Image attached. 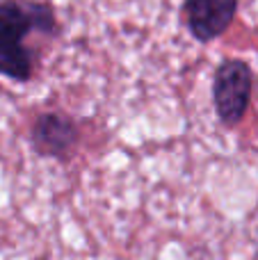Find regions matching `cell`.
Segmentation results:
<instances>
[{"label":"cell","instance_id":"6da1fadb","mask_svg":"<svg viewBox=\"0 0 258 260\" xmlns=\"http://www.w3.org/2000/svg\"><path fill=\"white\" fill-rule=\"evenodd\" d=\"M57 23L48 5L35 0H0V73L25 82L35 76V35L55 37Z\"/></svg>","mask_w":258,"mask_h":260},{"label":"cell","instance_id":"7a4b0ae2","mask_svg":"<svg viewBox=\"0 0 258 260\" xmlns=\"http://www.w3.org/2000/svg\"><path fill=\"white\" fill-rule=\"evenodd\" d=\"M254 73L242 59H227L217 67L213 82L215 112L224 126H236L242 121L251 101Z\"/></svg>","mask_w":258,"mask_h":260},{"label":"cell","instance_id":"3957f363","mask_svg":"<svg viewBox=\"0 0 258 260\" xmlns=\"http://www.w3.org/2000/svg\"><path fill=\"white\" fill-rule=\"evenodd\" d=\"M238 0H185L183 16L192 37L199 41H213L222 37L233 23Z\"/></svg>","mask_w":258,"mask_h":260},{"label":"cell","instance_id":"277c9868","mask_svg":"<svg viewBox=\"0 0 258 260\" xmlns=\"http://www.w3.org/2000/svg\"><path fill=\"white\" fill-rule=\"evenodd\" d=\"M30 142L39 155L67 157L78 142V128L69 117L57 112H46L35 121Z\"/></svg>","mask_w":258,"mask_h":260}]
</instances>
